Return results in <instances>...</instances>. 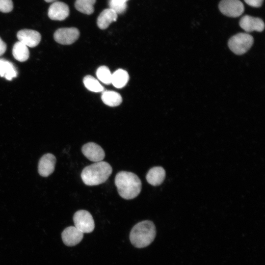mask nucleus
I'll use <instances>...</instances> for the list:
<instances>
[{
    "label": "nucleus",
    "instance_id": "obj_1",
    "mask_svg": "<svg viewBox=\"0 0 265 265\" xmlns=\"http://www.w3.org/2000/svg\"><path fill=\"white\" fill-rule=\"evenodd\" d=\"M115 185L119 195L126 200L132 199L140 193L142 184L139 178L134 173L122 171L115 177Z\"/></svg>",
    "mask_w": 265,
    "mask_h": 265
},
{
    "label": "nucleus",
    "instance_id": "obj_2",
    "mask_svg": "<svg viewBox=\"0 0 265 265\" xmlns=\"http://www.w3.org/2000/svg\"><path fill=\"white\" fill-rule=\"evenodd\" d=\"M112 172L111 165L106 161L95 162L84 167L80 174L83 183L89 186L105 183Z\"/></svg>",
    "mask_w": 265,
    "mask_h": 265
},
{
    "label": "nucleus",
    "instance_id": "obj_3",
    "mask_svg": "<svg viewBox=\"0 0 265 265\" xmlns=\"http://www.w3.org/2000/svg\"><path fill=\"white\" fill-rule=\"evenodd\" d=\"M156 234V227L150 220H144L135 224L130 234L132 244L137 248H143L150 245Z\"/></svg>",
    "mask_w": 265,
    "mask_h": 265
},
{
    "label": "nucleus",
    "instance_id": "obj_4",
    "mask_svg": "<svg viewBox=\"0 0 265 265\" xmlns=\"http://www.w3.org/2000/svg\"><path fill=\"white\" fill-rule=\"evenodd\" d=\"M254 39L247 33H238L231 37L228 45L230 50L237 55L246 53L252 47Z\"/></svg>",
    "mask_w": 265,
    "mask_h": 265
},
{
    "label": "nucleus",
    "instance_id": "obj_5",
    "mask_svg": "<svg viewBox=\"0 0 265 265\" xmlns=\"http://www.w3.org/2000/svg\"><path fill=\"white\" fill-rule=\"evenodd\" d=\"M75 227L83 234L92 232L95 228L94 221L91 213L83 210L77 211L74 214Z\"/></svg>",
    "mask_w": 265,
    "mask_h": 265
},
{
    "label": "nucleus",
    "instance_id": "obj_6",
    "mask_svg": "<svg viewBox=\"0 0 265 265\" xmlns=\"http://www.w3.org/2000/svg\"><path fill=\"white\" fill-rule=\"evenodd\" d=\"M218 8L223 15L235 18L240 16L244 10L243 4L239 0H222Z\"/></svg>",
    "mask_w": 265,
    "mask_h": 265
},
{
    "label": "nucleus",
    "instance_id": "obj_7",
    "mask_svg": "<svg viewBox=\"0 0 265 265\" xmlns=\"http://www.w3.org/2000/svg\"><path fill=\"white\" fill-rule=\"evenodd\" d=\"M80 31L76 27H64L57 29L54 33L55 41L62 45H70L79 37Z\"/></svg>",
    "mask_w": 265,
    "mask_h": 265
},
{
    "label": "nucleus",
    "instance_id": "obj_8",
    "mask_svg": "<svg viewBox=\"0 0 265 265\" xmlns=\"http://www.w3.org/2000/svg\"><path fill=\"white\" fill-rule=\"evenodd\" d=\"M81 152L87 159L95 162L102 161L105 157V153L103 148L92 142L84 144L81 147Z\"/></svg>",
    "mask_w": 265,
    "mask_h": 265
},
{
    "label": "nucleus",
    "instance_id": "obj_9",
    "mask_svg": "<svg viewBox=\"0 0 265 265\" xmlns=\"http://www.w3.org/2000/svg\"><path fill=\"white\" fill-rule=\"evenodd\" d=\"M19 41L27 47L33 48L37 46L41 41V36L39 32L28 29L19 31L17 34Z\"/></svg>",
    "mask_w": 265,
    "mask_h": 265
},
{
    "label": "nucleus",
    "instance_id": "obj_10",
    "mask_svg": "<svg viewBox=\"0 0 265 265\" xmlns=\"http://www.w3.org/2000/svg\"><path fill=\"white\" fill-rule=\"evenodd\" d=\"M55 157L51 153L44 155L38 163V170L39 175L44 177L50 175L54 171L56 163Z\"/></svg>",
    "mask_w": 265,
    "mask_h": 265
},
{
    "label": "nucleus",
    "instance_id": "obj_11",
    "mask_svg": "<svg viewBox=\"0 0 265 265\" xmlns=\"http://www.w3.org/2000/svg\"><path fill=\"white\" fill-rule=\"evenodd\" d=\"M240 26L248 32L256 31L261 32L265 28V24L262 19L249 15L243 16L239 20Z\"/></svg>",
    "mask_w": 265,
    "mask_h": 265
},
{
    "label": "nucleus",
    "instance_id": "obj_12",
    "mask_svg": "<svg viewBox=\"0 0 265 265\" xmlns=\"http://www.w3.org/2000/svg\"><path fill=\"white\" fill-rule=\"evenodd\" d=\"M48 15L53 20L62 21L69 16V8L65 3L56 1L49 7Z\"/></svg>",
    "mask_w": 265,
    "mask_h": 265
},
{
    "label": "nucleus",
    "instance_id": "obj_13",
    "mask_svg": "<svg viewBox=\"0 0 265 265\" xmlns=\"http://www.w3.org/2000/svg\"><path fill=\"white\" fill-rule=\"evenodd\" d=\"M64 243L68 246H75L79 243L83 237V233L75 226L66 228L61 234Z\"/></svg>",
    "mask_w": 265,
    "mask_h": 265
},
{
    "label": "nucleus",
    "instance_id": "obj_14",
    "mask_svg": "<svg viewBox=\"0 0 265 265\" xmlns=\"http://www.w3.org/2000/svg\"><path fill=\"white\" fill-rule=\"evenodd\" d=\"M165 177V170L160 166H156L151 168L146 176L147 182L153 186L161 185Z\"/></svg>",
    "mask_w": 265,
    "mask_h": 265
},
{
    "label": "nucleus",
    "instance_id": "obj_15",
    "mask_svg": "<svg viewBox=\"0 0 265 265\" xmlns=\"http://www.w3.org/2000/svg\"><path fill=\"white\" fill-rule=\"evenodd\" d=\"M118 14L111 8L104 9L97 19V25L102 29H106L113 22L117 20Z\"/></svg>",
    "mask_w": 265,
    "mask_h": 265
},
{
    "label": "nucleus",
    "instance_id": "obj_16",
    "mask_svg": "<svg viewBox=\"0 0 265 265\" xmlns=\"http://www.w3.org/2000/svg\"><path fill=\"white\" fill-rule=\"evenodd\" d=\"M17 70L12 63L7 60L0 58V76L11 80L17 76Z\"/></svg>",
    "mask_w": 265,
    "mask_h": 265
},
{
    "label": "nucleus",
    "instance_id": "obj_17",
    "mask_svg": "<svg viewBox=\"0 0 265 265\" xmlns=\"http://www.w3.org/2000/svg\"><path fill=\"white\" fill-rule=\"evenodd\" d=\"M129 76L127 72L119 69L112 74L111 83L116 88H121L128 82Z\"/></svg>",
    "mask_w": 265,
    "mask_h": 265
},
{
    "label": "nucleus",
    "instance_id": "obj_18",
    "mask_svg": "<svg viewBox=\"0 0 265 265\" xmlns=\"http://www.w3.org/2000/svg\"><path fill=\"white\" fill-rule=\"evenodd\" d=\"M12 54L17 60L24 62L28 58L29 52L26 45L20 41H18L13 46Z\"/></svg>",
    "mask_w": 265,
    "mask_h": 265
},
{
    "label": "nucleus",
    "instance_id": "obj_19",
    "mask_svg": "<svg viewBox=\"0 0 265 265\" xmlns=\"http://www.w3.org/2000/svg\"><path fill=\"white\" fill-rule=\"evenodd\" d=\"M103 102L110 106H116L121 104L122 101L121 96L113 91H104L101 97Z\"/></svg>",
    "mask_w": 265,
    "mask_h": 265
},
{
    "label": "nucleus",
    "instance_id": "obj_20",
    "mask_svg": "<svg viewBox=\"0 0 265 265\" xmlns=\"http://www.w3.org/2000/svg\"><path fill=\"white\" fill-rule=\"evenodd\" d=\"M96 0H76L75 6L79 11L90 15L94 12V5Z\"/></svg>",
    "mask_w": 265,
    "mask_h": 265
},
{
    "label": "nucleus",
    "instance_id": "obj_21",
    "mask_svg": "<svg viewBox=\"0 0 265 265\" xmlns=\"http://www.w3.org/2000/svg\"><path fill=\"white\" fill-rule=\"evenodd\" d=\"M83 81L85 87L91 91L100 92L104 91V87L96 79L91 76H86Z\"/></svg>",
    "mask_w": 265,
    "mask_h": 265
},
{
    "label": "nucleus",
    "instance_id": "obj_22",
    "mask_svg": "<svg viewBox=\"0 0 265 265\" xmlns=\"http://www.w3.org/2000/svg\"><path fill=\"white\" fill-rule=\"evenodd\" d=\"M96 75L103 83L106 84L111 83L112 74L107 67L102 66L99 67L96 71Z\"/></svg>",
    "mask_w": 265,
    "mask_h": 265
},
{
    "label": "nucleus",
    "instance_id": "obj_23",
    "mask_svg": "<svg viewBox=\"0 0 265 265\" xmlns=\"http://www.w3.org/2000/svg\"><path fill=\"white\" fill-rule=\"evenodd\" d=\"M108 4L109 8L114 10L117 14L124 13L127 7V3H119L109 0Z\"/></svg>",
    "mask_w": 265,
    "mask_h": 265
},
{
    "label": "nucleus",
    "instance_id": "obj_24",
    "mask_svg": "<svg viewBox=\"0 0 265 265\" xmlns=\"http://www.w3.org/2000/svg\"><path fill=\"white\" fill-rule=\"evenodd\" d=\"M13 8L12 0H0V11L3 13L11 12Z\"/></svg>",
    "mask_w": 265,
    "mask_h": 265
},
{
    "label": "nucleus",
    "instance_id": "obj_25",
    "mask_svg": "<svg viewBox=\"0 0 265 265\" xmlns=\"http://www.w3.org/2000/svg\"><path fill=\"white\" fill-rule=\"evenodd\" d=\"M249 5L254 7H259L262 6L264 0H244Z\"/></svg>",
    "mask_w": 265,
    "mask_h": 265
},
{
    "label": "nucleus",
    "instance_id": "obj_26",
    "mask_svg": "<svg viewBox=\"0 0 265 265\" xmlns=\"http://www.w3.org/2000/svg\"><path fill=\"white\" fill-rule=\"evenodd\" d=\"M6 50V44L0 37V56L2 55Z\"/></svg>",
    "mask_w": 265,
    "mask_h": 265
},
{
    "label": "nucleus",
    "instance_id": "obj_27",
    "mask_svg": "<svg viewBox=\"0 0 265 265\" xmlns=\"http://www.w3.org/2000/svg\"><path fill=\"white\" fill-rule=\"evenodd\" d=\"M111 1L119 3H126L129 0H110Z\"/></svg>",
    "mask_w": 265,
    "mask_h": 265
},
{
    "label": "nucleus",
    "instance_id": "obj_28",
    "mask_svg": "<svg viewBox=\"0 0 265 265\" xmlns=\"http://www.w3.org/2000/svg\"><path fill=\"white\" fill-rule=\"evenodd\" d=\"M47 2H54L56 1L57 0H44Z\"/></svg>",
    "mask_w": 265,
    "mask_h": 265
}]
</instances>
